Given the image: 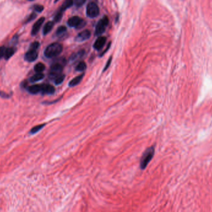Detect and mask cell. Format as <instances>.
Returning a JSON list of instances; mask_svg holds the SVG:
<instances>
[{"label": "cell", "mask_w": 212, "mask_h": 212, "mask_svg": "<svg viewBox=\"0 0 212 212\" xmlns=\"http://www.w3.org/2000/svg\"><path fill=\"white\" fill-rule=\"evenodd\" d=\"M106 42V37L104 36H100L97 39V40L95 41L93 47L94 49L97 50H99L102 48V47L104 46Z\"/></svg>", "instance_id": "cell-8"}, {"label": "cell", "mask_w": 212, "mask_h": 212, "mask_svg": "<svg viewBox=\"0 0 212 212\" xmlns=\"http://www.w3.org/2000/svg\"><path fill=\"white\" fill-rule=\"evenodd\" d=\"M84 50H80V51H79L78 52L76 53L75 54H73V55L71 56L69 60H70L71 61L76 60L78 59L79 58L82 57L84 55Z\"/></svg>", "instance_id": "cell-19"}, {"label": "cell", "mask_w": 212, "mask_h": 212, "mask_svg": "<svg viewBox=\"0 0 212 212\" xmlns=\"http://www.w3.org/2000/svg\"><path fill=\"white\" fill-rule=\"evenodd\" d=\"M53 25H54V23H53V21H48V22H47L45 24V25H44V27H43V34L44 35H46L48 33H49L51 31V30L52 29V28L53 27Z\"/></svg>", "instance_id": "cell-14"}, {"label": "cell", "mask_w": 212, "mask_h": 212, "mask_svg": "<svg viewBox=\"0 0 212 212\" xmlns=\"http://www.w3.org/2000/svg\"><path fill=\"white\" fill-rule=\"evenodd\" d=\"M86 68V64L84 62L81 61L77 65L76 67V70L78 71H82Z\"/></svg>", "instance_id": "cell-21"}, {"label": "cell", "mask_w": 212, "mask_h": 212, "mask_svg": "<svg viewBox=\"0 0 212 212\" xmlns=\"http://www.w3.org/2000/svg\"><path fill=\"white\" fill-rule=\"evenodd\" d=\"M64 11L61 10V9H60V10L58 11V12L56 14L55 17H54V21L56 22H58L60 21V19L62 18L63 17V14Z\"/></svg>", "instance_id": "cell-23"}, {"label": "cell", "mask_w": 212, "mask_h": 212, "mask_svg": "<svg viewBox=\"0 0 212 212\" xmlns=\"http://www.w3.org/2000/svg\"><path fill=\"white\" fill-rule=\"evenodd\" d=\"M64 78H65V75H63V74H61L60 75L58 76L54 80V82H55V83L56 85H59V84L61 83L63 81Z\"/></svg>", "instance_id": "cell-24"}, {"label": "cell", "mask_w": 212, "mask_h": 212, "mask_svg": "<svg viewBox=\"0 0 212 212\" xmlns=\"http://www.w3.org/2000/svg\"><path fill=\"white\" fill-rule=\"evenodd\" d=\"M154 154V147H149L148 148L143 154L142 157L140 159V168L141 169H144L148 164L149 163L151 160Z\"/></svg>", "instance_id": "cell-3"}, {"label": "cell", "mask_w": 212, "mask_h": 212, "mask_svg": "<svg viewBox=\"0 0 212 212\" xmlns=\"http://www.w3.org/2000/svg\"><path fill=\"white\" fill-rule=\"evenodd\" d=\"M85 2V1H82V0H77L76 1L74 2L76 6L77 7H80L81 6H82V4Z\"/></svg>", "instance_id": "cell-29"}, {"label": "cell", "mask_w": 212, "mask_h": 212, "mask_svg": "<svg viewBox=\"0 0 212 212\" xmlns=\"http://www.w3.org/2000/svg\"><path fill=\"white\" fill-rule=\"evenodd\" d=\"M40 44L38 42H33V43L31 44L30 45V48L29 49H32V50H37V48H38Z\"/></svg>", "instance_id": "cell-26"}, {"label": "cell", "mask_w": 212, "mask_h": 212, "mask_svg": "<svg viewBox=\"0 0 212 212\" xmlns=\"http://www.w3.org/2000/svg\"><path fill=\"white\" fill-rule=\"evenodd\" d=\"M84 76V74H81L79 76H77L76 77H74L73 80H71L69 83V86H74L76 85H77L78 83H79L81 82V81L82 80V78Z\"/></svg>", "instance_id": "cell-13"}, {"label": "cell", "mask_w": 212, "mask_h": 212, "mask_svg": "<svg viewBox=\"0 0 212 212\" xmlns=\"http://www.w3.org/2000/svg\"><path fill=\"white\" fill-rule=\"evenodd\" d=\"M43 78H44V74H43L42 73H36L30 78V81L32 83H34L39 80H41Z\"/></svg>", "instance_id": "cell-16"}, {"label": "cell", "mask_w": 212, "mask_h": 212, "mask_svg": "<svg viewBox=\"0 0 212 212\" xmlns=\"http://www.w3.org/2000/svg\"><path fill=\"white\" fill-rule=\"evenodd\" d=\"M28 91L31 94H37L42 91V85H33L28 88Z\"/></svg>", "instance_id": "cell-12"}, {"label": "cell", "mask_w": 212, "mask_h": 212, "mask_svg": "<svg viewBox=\"0 0 212 212\" xmlns=\"http://www.w3.org/2000/svg\"><path fill=\"white\" fill-rule=\"evenodd\" d=\"M108 18L107 16H104L102 19H100L95 27V35H99L103 34L105 30V28L107 27V25L108 24Z\"/></svg>", "instance_id": "cell-4"}, {"label": "cell", "mask_w": 212, "mask_h": 212, "mask_svg": "<svg viewBox=\"0 0 212 212\" xmlns=\"http://www.w3.org/2000/svg\"><path fill=\"white\" fill-rule=\"evenodd\" d=\"M66 32V26H64V25L60 26L57 29L56 32V36H58L59 37H61L63 35H64Z\"/></svg>", "instance_id": "cell-17"}, {"label": "cell", "mask_w": 212, "mask_h": 212, "mask_svg": "<svg viewBox=\"0 0 212 212\" xmlns=\"http://www.w3.org/2000/svg\"><path fill=\"white\" fill-rule=\"evenodd\" d=\"M86 14L91 18H94L99 15V8L95 2H90L88 3L86 8Z\"/></svg>", "instance_id": "cell-5"}, {"label": "cell", "mask_w": 212, "mask_h": 212, "mask_svg": "<svg viewBox=\"0 0 212 212\" xmlns=\"http://www.w3.org/2000/svg\"><path fill=\"white\" fill-rule=\"evenodd\" d=\"M82 20V19H81L79 17L75 16H73V17L69 18L67 23L69 27L76 28L80 24Z\"/></svg>", "instance_id": "cell-9"}, {"label": "cell", "mask_w": 212, "mask_h": 212, "mask_svg": "<svg viewBox=\"0 0 212 212\" xmlns=\"http://www.w3.org/2000/svg\"><path fill=\"white\" fill-rule=\"evenodd\" d=\"M45 68V66L43 63H37L35 67H34V70L37 73H42Z\"/></svg>", "instance_id": "cell-18"}, {"label": "cell", "mask_w": 212, "mask_h": 212, "mask_svg": "<svg viewBox=\"0 0 212 212\" xmlns=\"http://www.w3.org/2000/svg\"><path fill=\"white\" fill-rule=\"evenodd\" d=\"M111 62H112V57L109 58L108 60L107 61V63H106V65H105V67H104V71H105V70H106L108 68V67H109V65H110V64Z\"/></svg>", "instance_id": "cell-31"}, {"label": "cell", "mask_w": 212, "mask_h": 212, "mask_svg": "<svg viewBox=\"0 0 212 212\" xmlns=\"http://www.w3.org/2000/svg\"><path fill=\"white\" fill-rule=\"evenodd\" d=\"M6 49V47L4 46H1L0 47V59L4 57Z\"/></svg>", "instance_id": "cell-27"}, {"label": "cell", "mask_w": 212, "mask_h": 212, "mask_svg": "<svg viewBox=\"0 0 212 212\" xmlns=\"http://www.w3.org/2000/svg\"><path fill=\"white\" fill-rule=\"evenodd\" d=\"M45 124H39L37 126H34L33 127H32L30 131V132L31 134H35L36 132H37L38 131H39L40 129H42L44 126H45Z\"/></svg>", "instance_id": "cell-22"}, {"label": "cell", "mask_w": 212, "mask_h": 212, "mask_svg": "<svg viewBox=\"0 0 212 212\" xmlns=\"http://www.w3.org/2000/svg\"><path fill=\"white\" fill-rule=\"evenodd\" d=\"M36 16H37L36 14L34 13V12H32V13L29 16V17L27 19V20H26V21H25V23H27V22H30V21L33 20V19L36 17Z\"/></svg>", "instance_id": "cell-28"}, {"label": "cell", "mask_w": 212, "mask_h": 212, "mask_svg": "<svg viewBox=\"0 0 212 212\" xmlns=\"http://www.w3.org/2000/svg\"><path fill=\"white\" fill-rule=\"evenodd\" d=\"M63 50V46L61 44L54 42L46 47L44 51V55L47 58H53L58 55Z\"/></svg>", "instance_id": "cell-1"}, {"label": "cell", "mask_w": 212, "mask_h": 212, "mask_svg": "<svg viewBox=\"0 0 212 212\" xmlns=\"http://www.w3.org/2000/svg\"><path fill=\"white\" fill-rule=\"evenodd\" d=\"M15 52V48L13 47H7L6 49V52H5V55H4V58L6 60L9 59V58H11L14 53Z\"/></svg>", "instance_id": "cell-15"}, {"label": "cell", "mask_w": 212, "mask_h": 212, "mask_svg": "<svg viewBox=\"0 0 212 212\" xmlns=\"http://www.w3.org/2000/svg\"><path fill=\"white\" fill-rule=\"evenodd\" d=\"M0 96H1L2 98H8L10 97V95L5 92H3V91H0Z\"/></svg>", "instance_id": "cell-30"}, {"label": "cell", "mask_w": 212, "mask_h": 212, "mask_svg": "<svg viewBox=\"0 0 212 212\" xmlns=\"http://www.w3.org/2000/svg\"><path fill=\"white\" fill-rule=\"evenodd\" d=\"M65 63V60L61 59L60 62H56L52 64L50 67V71H49V77L51 79L55 80L58 76L61 74L63 66Z\"/></svg>", "instance_id": "cell-2"}, {"label": "cell", "mask_w": 212, "mask_h": 212, "mask_svg": "<svg viewBox=\"0 0 212 212\" xmlns=\"http://www.w3.org/2000/svg\"><path fill=\"white\" fill-rule=\"evenodd\" d=\"M38 57V53L37 50L29 49V51L25 55V60L28 62H33Z\"/></svg>", "instance_id": "cell-6"}, {"label": "cell", "mask_w": 212, "mask_h": 212, "mask_svg": "<svg viewBox=\"0 0 212 212\" xmlns=\"http://www.w3.org/2000/svg\"><path fill=\"white\" fill-rule=\"evenodd\" d=\"M45 18L44 17H40L39 19H38L33 24L32 29V32L31 34L33 35H35V34H37L38 33V32L39 31L40 29L42 27V25L43 24V22H44Z\"/></svg>", "instance_id": "cell-7"}, {"label": "cell", "mask_w": 212, "mask_h": 212, "mask_svg": "<svg viewBox=\"0 0 212 212\" xmlns=\"http://www.w3.org/2000/svg\"><path fill=\"white\" fill-rule=\"evenodd\" d=\"M73 1L71 0H67L64 1V2L63 3V4L61 5V7H60V9L63 11H65L66 9L70 7L71 6H72L73 4Z\"/></svg>", "instance_id": "cell-20"}, {"label": "cell", "mask_w": 212, "mask_h": 212, "mask_svg": "<svg viewBox=\"0 0 212 212\" xmlns=\"http://www.w3.org/2000/svg\"><path fill=\"white\" fill-rule=\"evenodd\" d=\"M55 89L54 88V86H53L52 85H48V84H43L42 85V91L41 93L42 94H51L53 93H55Z\"/></svg>", "instance_id": "cell-11"}, {"label": "cell", "mask_w": 212, "mask_h": 212, "mask_svg": "<svg viewBox=\"0 0 212 212\" xmlns=\"http://www.w3.org/2000/svg\"><path fill=\"white\" fill-rule=\"evenodd\" d=\"M33 9L38 12H41L43 10V6L40 4H35L33 6Z\"/></svg>", "instance_id": "cell-25"}, {"label": "cell", "mask_w": 212, "mask_h": 212, "mask_svg": "<svg viewBox=\"0 0 212 212\" xmlns=\"http://www.w3.org/2000/svg\"><path fill=\"white\" fill-rule=\"evenodd\" d=\"M91 36V32L89 30H84L80 33L78 34V35L76 36L75 40L77 42H81L86 40L88 39Z\"/></svg>", "instance_id": "cell-10"}]
</instances>
